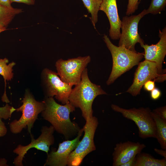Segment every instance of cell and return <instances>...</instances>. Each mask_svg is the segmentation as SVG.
I'll return each instance as SVG.
<instances>
[{
    "mask_svg": "<svg viewBox=\"0 0 166 166\" xmlns=\"http://www.w3.org/2000/svg\"><path fill=\"white\" fill-rule=\"evenodd\" d=\"M43 101L45 108L41 115L55 130L63 135L66 140L77 134L81 128L77 123L71 121L69 117L70 113L75 110L74 106L69 102L60 105L53 97H45Z\"/></svg>",
    "mask_w": 166,
    "mask_h": 166,
    "instance_id": "cell-1",
    "label": "cell"
},
{
    "mask_svg": "<svg viewBox=\"0 0 166 166\" xmlns=\"http://www.w3.org/2000/svg\"><path fill=\"white\" fill-rule=\"evenodd\" d=\"M107 93L101 86L92 83L88 75V69L83 70L79 83L72 89L69 97V103L75 108H79L86 121L93 116L92 106L97 96Z\"/></svg>",
    "mask_w": 166,
    "mask_h": 166,
    "instance_id": "cell-2",
    "label": "cell"
},
{
    "mask_svg": "<svg viewBox=\"0 0 166 166\" xmlns=\"http://www.w3.org/2000/svg\"><path fill=\"white\" fill-rule=\"evenodd\" d=\"M103 38L111 53L113 60L112 71L106 82L107 85H109L122 74L138 65L144 57V53L133 52L123 46H117L106 35H104Z\"/></svg>",
    "mask_w": 166,
    "mask_h": 166,
    "instance_id": "cell-3",
    "label": "cell"
},
{
    "mask_svg": "<svg viewBox=\"0 0 166 166\" xmlns=\"http://www.w3.org/2000/svg\"><path fill=\"white\" fill-rule=\"evenodd\" d=\"M22 102V105L16 110L22 112V115L19 119L15 120L10 123V130L14 134H17L27 126L28 132L31 134L34 123L38 115L44 109L45 104L43 101H36L28 90L26 91Z\"/></svg>",
    "mask_w": 166,
    "mask_h": 166,
    "instance_id": "cell-4",
    "label": "cell"
},
{
    "mask_svg": "<svg viewBox=\"0 0 166 166\" xmlns=\"http://www.w3.org/2000/svg\"><path fill=\"white\" fill-rule=\"evenodd\" d=\"M111 107L114 111L121 113L124 117L135 122L138 128L139 136L140 138H156V123L152 111L149 108H133L127 109L113 104L111 105Z\"/></svg>",
    "mask_w": 166,
    "mask_h": 166,
    "instance_id": "cell-5",
    "label": "cell"
},
{
    "mask_svg": "<svg viewBox=\"0 0 166 166\" xmlns=\"http://www.w3.org/2000/svg\"><path fill=\"white\" fill-rule=\"evenodd\" d=\"M98 124L97 118L93 116L86 121L83 128L84 132L83 137L70 153L68 159V166H79L87 154L96 150L94 138Z\"/></svg>",
    "mask_w": 166,
    "mask_h": 166,
    "instance_id": "cell-6",
    "label": "cell"
},
{
    "mask_svg": "<svg viewBox=\"0 0 166 166\" xmlns=\"http://www.w3.org/2000/svg\"><path fill=\"white\" fill-rule=\"evenodd\" d=\"M91 60L89 56L67 60L60 59L55 63L57 73L63 81L72 86L76 85L80 82L82 73Z\"/></svg>",
    "mask_w": 166,
    "mask_h": 166,
    "instance_id": "cell-7",
    "label": "cell"
},
{
    "mask_svg": "<svg viewBox=\"0 0 166 166\" xmlns=\"http://www.w3.org/2000/svg\"><path fill=\"white\" fill-rule=\"evenodd\" d=\"M41 83L45 97H53L63 104L69 102L72 86L63 81L57 73L46 68L41 74Z\"/></svg>",
    "mask_w": 166,
    "mask_h": 166,
    "instance_id": "cell-8",
    "label": "cell"
},
{
    "mask_svg": "<svg viewBox=\"0 0 166 166\" xmlns=\"http://www.w3.org/2000/svg\"><path fill=\"white\" fill-rule=\"evenodd\" d=\"M166 73H158L155 62L145 60L140 62L134 73L132 84L126 91L133 96L140 94L144 84L149 80L162 82L166 80Z\"/></svg>",
    "mask_w": 166,
    "mask_h": 166,
    "instance_id": "cell-9",
    "label": "cell"
},
{
    "mask_svg": "<svg viewBox=\"0 0 166 166\" xmlns=\"http://www.w3.org/2000/svg\"><path fill=\"white\" fill-rule=\"evenodd\" d=\"M146 9L137 15L123 17L121 22L122 32L119 38V46H123L132 51L136 52L135 49L137 43H144L138 32V25L140 20L147 14Z\"/></svg>",
    "mask_w": 166,
    "mask_h": 166,
    "instance_id": "cell-10",
    "label": "cell"
},
{
    "mask_svg": "<svg viewBox=\"0 0 166 166\" xmlns=\"http://www.w3.org/2000/svg\"><path fill=\"white\" fill-rule=\"evenodd\" d=\"M54 127L52 125L48 127L44 126L41 129V134L35 140L32 134H30L31 142L28 145L23 146L19 145L13 150V152L18 155L14 159V163L16 166H23L22 161L25 154L30 148H34L38 150L44 151L47 154L49 151V147L54 142L53 133L55 131Z\"/></svg>",
    "mask_w": 166,
    "mask_h": 166,
    "instance_id": "cell-11",
    "label": "cell"
},
{
    "mask_svg": "<svg viewBox=\"0 0 166 166\" xmlns=\"http://www.w3.org/2000/svg\"><path fill=\"white\" fill-rule=\"evenodd\" d=\"M84 131L81 128L77 136L72 140H67L60 143L58 149L52 150L47 154V158L44 166H66L71 152L77 147L80 141V138Z\"/></svg>",
    "mask_w": 166,
    "mask_h": 166,
    "instance_id": "cell-12",
    "label": "cell"
},
{
    "mask_svg": "<svg viewBox=\"0 0 166 166\" xmlns=\"http://www.w3.org/2000/svg\"><path fill=\"white\" fill-rule=\"evenodd\" d=\"M159 36L160 39L156 44L148 45L144 43L140 45L144 50L145 60L155 62L158 73L163 74L165 72L163 70L162 65L166 54V26L162 31L159 30Z\"/></svg>",
    "mask_w": 166,
    "mask_h": 166,
    "instance_id": "cell-13",
    "label": "cell"
},
{
    "mask_svg": "<svg viewBox=\"0 0 166 166\" xmlns=\"http://www.w3.org/2000/svg\"><path fill=\"white\" fill-rule=\"evenodd\" d=\"M146 146L144 144L129 141L116 145L113 153V166H121L141 152Z\"/></svg>",
    "mask_w": 166,
    "mask_h": 166,
    "instance_id": "cell-14",
    "label": "cell"
},
{
    "mask_svg": "<svg viewBox=\"0 0 166 166\" xmlns=\"http://www.w3.org/2000/svg\"><path fill=\"white\" fill-rule=\"evenodd\" d=\"M99 10L106 14L110 25L109 36L113 40L119 39L121 21L118 12L117 0H102Z\"/></svg>",
    "mask_w": 166,
    "mask_h": 166,
    "instance_id": "cell-15",
    "label": "cell"
},
{
    "mask_svg": "<svg viewBox=\"0 0 166 166\" xmlns=\"http://www.w3.org/2000/svg\"><path fill=\"white\" fill-rule=\"evenodd\" d=\"M166 159H159L144 152L139 153L136 156L135 166H166Z\"/></svg>",
    "mask_w": 166,
    "mask_h": 166,
    "instance_id": "cell-16",
    "label": "cell"
},
{
    "mask_svg": "<svg viewBox=\"0 0 166 166\" xmlns=\"http://www.w3.org/2000/svg\"><path fill=\"white\" fill-rule=\"evenodd\" d=\"M156 127V139L161 148L166 150V121L161 118L152 111Z\"/></svg>",
    "mask_w": 166,
    "mask_h": 166,
    "instance_id": "cell-17",
    "label": "cell"
},
{
    "mask_svg": "<svg viewBox=\"0 0 166 166\" xmlns=\"http://www.w3.org/2000/svg\"><path fill=\"white\" fill-rule=\"evenodd\" d=\"M22 12L21 9L10 8L0 5V24L7 27L15 16Z\"/></svg>",
    "mask_w": 166,
    "mask_h": 166,
    "instance_id": "cell-18",
    "label": "cell"
},
{
    "mask_svg": "<svg viewBox=\"0 0 166 166\" xmlns=\"http://www.w3.org/2000/svg\"><path fill=\"white\" fill-rule=\"evenodd\" d=\"M85 7L91 14V20L94 28L98 21V14L102 0H82Z\"/></svg>",
    "mask_w": 166,
    "mask_h": 166,
    "instance_id": "cell-19",
    "label": "cell"
},
{
    "mask_svg": "<svg viewBox=\"0 0 166 166\" xmlns=\"http://www.w3.org/2000/svg\"><path fill=\"white\" fill-rule=\"evenodd\" d=\"M166 0H152L148 8L146 10L147 14H156L164 10Z\"/></svg>",
    "mask_w": 166,
    "mask_h": 166,
    "instance_id": "cell-20",
    "label": "cell"
},
{
    "mask_svg": "<svg viewBox=\"0 0 166 166\" xmlns=\"http://www.w3.org/2000/svg\"><path fill=\"white\" fill-rule=\"evenodd\" d=\"M16 110V109L6 104L5 106L0 107V117L7 119L10 117L12 113Z\"/></svg>",
    "mask_w": 166,
    "mask_h": 166,
    "instance_id": "cell-21",
    "label": "cell"
},
{
    "mask_svg": "<svg viewBox=\"0 0 166 166\" xmlns=\"http://www.w3.org/2000/svg\"><path fill=\"white\" fill-rule=\"evenodd\" d=\"M141 0H128L126 14L129 16L132 14L137 9Z\"/></svg>",
    "mask_w": 166,
    "mask_h": 166,
    "instance_id": "cell-22",
    "label": "cell"
},
{
    "mask_svg": "<svg viewBox=\"0 0 166 166\" xmlns=\"http://www.w3.org/2000/svg\"><path fill=\"white\" fill-rule=\"evenodd\" d=\"M152 112L163 120L166 121V106L157 108Z\"/></svg>",
    "mask_w": 166,
    "mask_h": 166,
    "instance_id": "cell-23",
    "label": "cell"
},
{
    "mask_svg": "<svg viewBox=\"0 0 166 166\" xmlns=\"http://www.w3.org/2000/svg\"><path fill=\"white\" fill-rule=\"evenodd\" d=\"M155 82L153 80H149L146 82L143 86L144 89L151 92L155 88Z\"/></svg>",
    "mask_w": 166,
    "mask_h": 166,
    "instance_id": "cell-24",
    "label": "cell"
},
{
    "mask_svg": "<svg viewBox=\"0 0 166 166\" xmlns=\"http://www.w3.org/2000/svg\"><path fill=\"white\" fill-rule=\"evenodd\" d=\"M161 96V91L157 88H155L151 91V97L153 100H156L160 98Z\"/></svg>",
    "mask_w": 166,
    "mask_h": 166,
    "instance_id": "cell-25",
    "label": "cell"
},
{
    "mask_svg": "<svg viewBox=\"0 0 166 166\" xmlns=\"http://www.w3.org/2000/svg\"><path fill=\"white\" fill-rule=\"evenodd\" d=\"M7 129L4 123L0 117V137L4 136L6 134Z\"/></svg>",
    "mask_w": 166,
    "mask_h": 166,
    "instance_id": "cell-26",
    "label": "cell"
},
{
    "mask_svg": "<svg viewBox=\"0 0 166 166\" xmlns=\"http://www.w3.org/2000/svg\"><path fill=\"white\" fill-rule=\"evenodd\" d=\"M12 3L13 2L22 3L28 5H33L34 4L35 0H10Z\"/></svg>",
    "mask_w": 166,
    "mask_h": 166,
    "instance_id": "cell-27",
    "label": "cell"
},
{
    "mask_svg": "<svg viewBox=\"0 0 166 166\" xmlns=\"http://www.w3.org/2000/svg\"><path fill=\"white\" fill-rule=\"evenodd\" d=\"M136 156L132 158L127 162L122 164L121 166H135L136 162Z\"/></svg>",
    "mask_w": 166,
    "mask_h": 166,
    "instance_id": "cell-28",
    "label": "cell"
},
{
    "mask_svg": "<svg viewBox=\"0 0 166 166\" xmlns=\"http://www.w3.org/2000/svg\"><path fill=\"white\" fill-rule=\"evenodd\" d=\"M154 150L156 153L166 159V150L155 148Z\"/></svg>",
    "mask_w": 166,
    "mask_h": 166,
    "instance_id": "cell-29",
    "label": "cell"
},
{
    "mask_svg": "<svg viewBox=\"0 0 166 166\" xmlns=\"http://www.w3.org/2000/svg\"><path fill=\"white\" fill-rule=\"evenodd\" d=\"M11 3L10 0H0V5L9 8H13L11 6Z\"/></svg>",
    "mask_w": 166,
    "mask_h": 166,
    "instance_id": "cell-30",
    "label": "cell"
},
{
    "mask_svg": "<svg viewBox=\"0 0 166 166\" xmlns=\"http://www.w3.org/2000/svg\"><path fill=\"white\" fill-rule=\"evenodd\" d=\"M0 166H8L7 164V160L4 158L0 159Z\"/></svg>",
    "mask_w": 166,
    "mask_h": 166,
    "instance_id": "cell-31",
    "label": "cell"
},
{
    "mask_svg": "<svg viewBox=\"0 0 166 166\" xmlns=\"http://www.w3.org/2000/svg\"><path fill=\"white\" fill-rule=\"evenodd\" d=\"M6 28L3 24H0V33L6 30H7Z\"/></svg>",
    "mask_w": 166,
    "mask_h": 166,
    "instance_id": "cell-32",
    "label": "cell"
}]
</instances>
